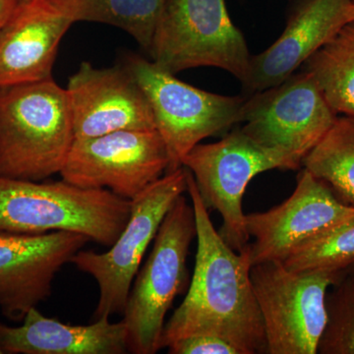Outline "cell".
<instances>
[{
	"label": "cell",
	"instance_id": "obj_7",
	"mask_svg": "<svg viewBox=\"0 0 354 354\" xmlns=\"http://www.w3.org/2000/svg\"><path fill=\"white\" fill-rule=\"evenodd\" d=\"M124 66L150 104L156 129L169 152L167 172L183 167L184 158L203 140L241 122L245 95L230 97L193 87L138 55L128 57Z\"/></svg>",
	"mask_w": 354,
	"mask_h": 354
},
{
	"label": "cell",
	"instance_id": "obj_8",
	"mask_svg": "<svg viewBox=\"0 0 354 354\" xmlns=\"http://www.w3.org/2000/svg\"><path fill=\"white\" fill-rule=\"evenodd\" d=\"M342 274L297 272L283 262L260 263L250 278L268 354H316L325 328L328 290Z\"/></svg>",
	"mask_w": 354,
	"mask_h": 354
},
{
	"label": "cell",
	"instance_id": "obj_19",
	"mask_svg": "<svg viewBox=\"0 0 354 354\" xmlns=\"http://www.w3.org/2000/svg\"><path fill=\"white\" fill-rule=\"evenodd\" d=\"M330 108L354 118V22L311 55L304 64Z\"/></svg>",
	"mask_w": 354,
	"mask_h": 354
},
{
	"label": "cell",
	"instance_id": "obj_2",
	"mask_svg": "<svg viewBox=\"0 0 354 354\" xmlns=\"http://www.w3.org/2000/svg\"><path fill=\"white\" fill-rule=\"evenodd\" d=\"M74 140L66 88L53 78L0 88V176L59 174Z\"/></svg>",
	"mask_w": 354,
	"mask_h": 354
},
{
	"label": "cell",
	"instance_id": "obj_24",
	"mask_svg": "<svg viewBox=\"0 0 354 354\" xmlns=\"http://www.w3.org/2000/svg\"><path fill=\"white\" fill-rule=\"evenodd\" d=\"M19 0H0V27L12 14Z\"/></svg>",
	"mask_w": 354,
	"mask_h": 354
},
{
	"label": "cell",
	"instance_id": "obj_13",
	"mask_svg": "<svg viewBox=\"0 0 354 354\" xmlns=\"http://www.w3.org/2000/svg\"><path fill=\"white\" fill-rule=\"evenodd\" d=\"M90 239L69 232H0V311L13 322L51 295L55 274Z\"/></svg>",
	"mask_w": 354,
	"mask_h": 354
},
{
	"label": "cell",
	"instance_id": "obj_22",
	"mask_svg": "<svg viewBox=\"0 0 354 354\" xmlns=\"http://www.w3.org/2000/svg\"><path fill=\"white\" fill-rule=\"evenodd\" d=\"M326 297L325 328L317 353L354 354V277L342 274Z\"/></svg>",
	"mask_w": 354,
	"mask_h": 354
},
{
	"label": "cell",
	"instance_id": "obj_14",
	"mask_svg": "<svg viewBox=\"0 0 354 354\" xmlns=\"http://www.w3.org/2000/svg\"><path fill=\"white\" fill-rule=\"evenodd\" d=\"M66 92L75 139L156 129L145 93L124 65L95 68L83 62L70 77Z\"/></svg>",
	"mask_w": 354,
	"mask_h": 354
},
{
	"label": "cell",
	"instance_id": "obj_26",
	"mask_svg": "<svg viewBox=\"0 0 354 354\" xmlns=\"http://www.w3.org/2000/svg\"><path fill=\"white\" fill-rule=\"evenodd\" d=\"M351 17H353V22H354V4L353 6V10H351Z\"/></svg>",
	"mask_w": 354,
	"mask_h": 354
},
{
	"label": "cell",
	"instance_id": "obj_15",
	"mask_svg": "<svg viewBox=\"0 0 354 354\" xmlns=\"http://www.w3.org/2000/svg\"><path fill=\"white\" fill-rule=\"evenodd\" d=\"M354 0H304L293 11L285 31L260 55L251 57L242 83L248 97L290 78L311 55L353 22Z\"/></svg>",
	"mask_w": 354,
	"mask_h": 354
},
{
	"label": "cell",
	"instance_id": "obj_17",
	"mask_svg": "<svg viewBox=\"0 0 354 354\" xmlns=\"http://www.w3.org/2000/svg\"><path fill=\"white\" fill-rule=\"evenodd\" d=\"M0 348L7 354H123L128 351V333L122 320L97 319L87 326H73L44 316L37 307L22 324L0 323Z\"/></svg>",
	"mask_w": 354,
	"mask_h": 354
},
{
	"label": "cell",
	"instance_id": "obj_21",
	"mask_svg": "<svg viewBox=\"0 0 354 354\" xmlns=\"http://www.w3.org/2000/svg\"><path fill=\"white\" fill-rule=\"evenodd\" d=\"M354 262V218L297 247L283 264L297 272L344 274Z\"/></svg>",
	"mask_w": 354,
	"mask_h": 354
},
{
	"label": "cell",
	"instance_id": "obj_27",
	"mask_svg": "<svg viewBox=\"0 0 354 354\" xmlns=\"http://www.w3.org/2000/svg\"><path fill=\"white\" fill-rule=\"evenodd\" d=\"M0 353H2L1 348H0Z\"/></svg>",
	"mask_w": 354,
	"mask_h": 354
},
{
	"label": "cell",
	"instance_id": "obj_9",
	"mask_svg": "<svg viewBox=\"0 0 354 354\" xmlns=\"http://www.w3.org/2000/svg\"><path fill=\"white\" fill-rule=\"evenodd\" d=\"M187 190L185 167L165 172L131 200V213L124 230L104 253L81 249L70 263L90 274L99 286L94 318L123 314L128 295L147 249L153 241L165 215Z\"/></svg>",
	"mask_w": 354,
	"mask_h": 354
},
{
	"label": "cell",
	"instance_id": "obj_4",
	"mask_svg": "<svg viewBox=\"0 0 354 354\" xmlns=\"http://www.w3.org/2000/svg\"><path fill=\"white\" fill-rule=\"evenodd\" d=\"M196 234L194 209L183 194L165 215L152 252L130 288L122 319L129 353L162 349L165 315L187 281L186 261Z\"/></svg>",
	"mask_w": 354,
	"mask_h": 354
},
{
	"label": "cell",
	"instance_id": "obj_16",
	"mask_svg": "<svg viewBox=\"0 0 354 354\" xmlns=\"http://www.w3.org/2000/svg\"><path fill=\"white\" fill-rule=\"evenodd\" d=\"M73 24L51 0H19L0 27V88L53 78L60 41Z\"/></svg>",
	"mask_w": 354,
	"mask_h": 354
},
{
	"label": "cell",
	"instance_id": "obj_12",
	"mask_svg": "<svg viewBox=\"0 0 354 354\" xmlns=\"http://www.w3.org/2000/svg\"><path fill=\"white\" fill-rule=\"evenodd\" d=\"M354 218V208L339 201L323 181L304 169L297 187L281 204L245 215L246 230L253 237L252 266L283 262L297 247L344 221Z\"/></svg>",
	"mask_w": 354,
	"mask_h": 354
},
{
	"label": "cell",
	"instance_id": "obj_10",
	"mask_svg": "<svg viewBox=\"0 0 354 354\" xmlns=\"http://www.w3.org/2000/svg\"><path fill=\"white\" fill-rule=\"evenodd\" d=\"M169 156L157 129L122 130L75 139L59 174L84 188L134 199L167 171Z\"/></svg>",
	"mask_w": 354,
	"mask_h": 354
},
{
	"label": "cell",
	"instance_id": "obj_20",
	"mask_svg": "<svg viewBox=\"0 0 354 354\" xmlns=\"http://www.w3.org/2000/svg\"><path fill=\"white\" fill-rule=\"evenodd\" d=\"M302 165L323 181L339 201L354 208V118L337 116Z\"/></svg>",
	"mask_w": 354,
	"mask_h": 354
},
{
	"label": "cell",
	"instance_id": "obj_5",
	"mask_svg": "<svg viewBox=\"0 0 354 354\" xmlns=\"http://www.w3.org/2000/svg\"><path fill=\"white\" fill-rule=\"evenodd\" d=\"M152 62L176 75L216 67L246 80L251 55L225 0H165L149 50Z\"/></svg>",
	"mask_w": 354,
	"mask_h": 354
},
{
	"label": "cell",
	"instance_id": "obj_23",
	"mask_svg": "<svg viewBox=\"0 0 354 354\" xmlns=\"http://www.w3.org/2000/svg\"><path fill=\"white\" fill-rule=\"evenodd\" d=\"M169 354H246L239 344L220 335H195L177 339L167 346Z\"/></svg>",
	"mask_w": 354,
	"mask_h": 354
},
{
	"label": "cell",
	"instance_id": "obj_25",
	"mask_svg": "<svg viewBox=\"0 0 354 354\" xmlns=\"http://www.w3.org/2000/svg\"><path fill=\"white\" fill-rule=\"evenodd\" d=\"M344 274H351V276L354 277V262L344 272Z\"/></svg>",
	"mask_w": 354,
	"mask_h": 354
},
{
	"label": "cell",
	"instance_id": "obj_18",
	"mask_svg": "<svg viewBox=\"0 0 354 354\" xmlns=\"http://www.w3.org/2000/svg\"><path fill=\"white\" fill-rule=\"evenodd\" d=\"M75 22H95L120 28L150 50L165 0H51Z\"/></svg>",
	"mask_w": 354,
	"mask_h": 354
},
{
	"label": "cell",
	"instance_id": "obj_3",
	"mask_svg": "<svg viewBox=\"0 0 354 354\" xmlns=\"http://www.w3.org/2000/svg\"><path fill=\"white\" fill-rule=\"evenodd\" d=\"M131 206V200L104 188L0 176V232H75L111 247L124 230Z\"/></svg>",
	"mask_w": 354,
	"mask_h": 354
},
{
	"label": "cell",
	"instance_id": "obj_1",
	"mask_svg": "<svg viewBox=\"0 0 354 354\" xmlns=\"http://www.w3.org/2000/svg\"><path fill=\"white\" fill-rule=\"evenodd\" d=\"M185 169L186 191L196 221L197 253L187 295L165 324L162 348L183 337L208 334L235 342L246 354L266 353L264 326L250 278V243L239 252L223 241L194 177Z\"/></svg>",
	"mask_w": 354,
	"mask_h": 354
},
{
	"label": "cell",
	"instance_id": "obj_11",
	"mask_svg": "<svg viewBox=\"0 0 354 354\" xmlns=\"http://www.w3.org/2000/svg\"><path fill=\"white\" fill-rule=\"evenodd\" d=\"M337 118L315 79L304 70L246 97L241 130L260 145L290 153L302 162Z\"/></svg>",
	"mask_w": 354,
	"mask_h": 354
},
{
	"label": "cell",
	"instance_id": "obj_6",
	"mask_svg": "<svg viewBox=\"0 0 354 354\" xmlns=\"http://www.w3.org/2000/svg\"><path fill=\"white\" fill-rule=\"evenodd\" d=\"M183 165L194 177L208 211L215 209L223 218L221 236L239 252L250 239L242 207L248 184L262 172L295 171L302 162L290 153L260 145L236 129L216 143L198 144Z\"/></svg>",
	"mask_w": 354,
	"mask_h": 354
}]
</instances>
